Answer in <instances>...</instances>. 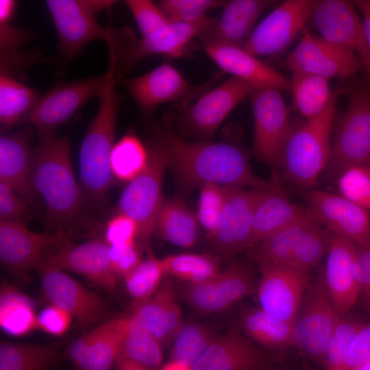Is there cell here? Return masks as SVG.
I'll list each match as a JSON object with an SVG mask.
<instances>
[{
  "mask_svg": "<svg viewBox=\"0 0 370 370\" xmlns=\"http://www.w3.org/2000/svg\"><path fill=\"white\" fill-rule=\"evenodd\" d=\"M162 357L161 343L132 314L118 360H131L153 370H158L162 365Z\"/></svg>",
  "mask_w": 370,
  "mask_h": 370,
  "instance_id": "f35d334b",
  "label": "cell"
},
{
  "mask_svg": "<svg viewBox=\"0 0 370 370\" xmlns=\"http://www.w3.org/2000/svg\"><path fill=\"white\" fill-rule=\"evenodd\" d=\"M132 314L161 345L174 340L184 324L173 285L169 279L162 281L149 299L133 308Z\"/></svg>",
  "mask_w": 370,
  "mask_h": 370,
  "instance_id": "4dcf8cb0",
  "label": "cell"
},
{
  "mask_svg": "<svg viewBox=\"0 0 370 370\" xmlns=\"http://www.w3.org/2000/svg\"><path fill=\"white\" fill-rule=\"evenodd\" d=\"M15 0H0V23H9L13 18L16 8Z\"/></svg>",
  "mask_w": 370,
  "mask_h": 370,
  "instance_id": "91938a15",
  "label": "cell"
},
{
  "mask_svg": "<svg viewBox=\"0 0 370 370\" xmlns=\"http://www.w3.org/2000/svg\"><path fill=\"white\" fill-rule=\"evenodd\" d=\"M240 325L247 336L267 347L294 346L293 323L280 319L260 307L245 309Z\"/></svg>",
  "mask_w": 370,
  "mask_h": 370,
  "instance_id": "836d02e7",
  "label": "cell"
},
{
  "mask_svg": "<svg viewBox=\"0 0 370 370\" xmlns=\"http://www.w3.org/2000/svg\"><path fill=\"white\" fill-rule=\"evenodd\" d=\"M370 358V323H366L354 337L347 356L345 370L354 367Z\"/></svg>",
  "mask_w": 370,
  "mask_h": 370,
  "instance_id": "6f0895ef",
  "label": "cell"
},
{
  "mask_svg": "<svg viewBox=\"0 0 370 370\" xmlns=\"http://www.w3.org/2000/svg\"><path fill=\"white\" fill-rule=\"evenodd\" d=\"M221 0H162L157 5L171 23H195L206 18L210 10L223 7Z\"/></svg>",
  "mask_w": 370,
  "mask_h": 370,
  "instance_id": "bcb514c9",
  "label": "cell"
},
{
  "mask_svg": "<svg viewBox=\"0 0 370 370\" xmlns=\"http://www.w3.org/2000/svg\"><path fill=\"white\" fill-rule=\"evenodd\" d=\"M301 36L285 60L291 72L313 74L330 79L346 78L363 71L360 60L351 50L312 34L306 27Z\"/></svg>",
  "mask_w": 370,
  "mask_h": 370,
  "instance_id": "5bb4252c",
  "label": "cell"
},
{
  "mask_svg": "<svg viewBox=\"0 0 370 370\" xmlns=\"http://www.w3.org/2000/svg\"><path fill=\"white\" fill-rule=\"evenodd\" d=\"M130 317L112 319L94 328V338L80 370H111L118 360Z\"/></svg>",
  "mask_w": 370,
  "mask_h": 370,
  "instance_id": "d6a6232c",
  "label": "cell"
},
{
  "mask_svg": "<svg viewBox=\"0 0 370 370\" xmlns=\"http://www.w3.org/2000/svg\"><path fill=\"white\" fill-rule=\"evenodd\" d=\"M339 317L322 278L311 282L293 322L294 346L310 359L323 362Z\"/></svg>",
  "mask_w": 370,
  "mask_h": 370,
  "instance_id": "8fae6325",
  "label": "cell"
},
{
  "mask_svg": "<svg viewBox=\"0 0 370 370\" xmlns=\"http://www.w3.org/2000/svg\"><path fill=\"white\" fill-rule=\"evenodd\" d=\"M370 164V100L358 90L349 96L338 123L325 169L338 177L347 169Z\"/></svg>",
  "mask_w": 370,
  "mask_h": 370,
  "instance_id": "30bf717a",
  "label": "cell"
},
{
  "mask_svg": "<svg viewBox=\"0 0 370 370\" xmlns=\"http://www.w3.org/2000/svg\"><path fill=\"white\" fill-rule=\"evenodd\" d=\"M365 323L347 316L339 317L325 349L323 363L325 370H345L350 344Z\"/></svg>",
  "mask_w": 370,
  "mask_h": 370,
  "instance_id": "ee69618b",
  "label": "cell"
},
{
  "mask_svg": "<svg viewBox=\"0 0 370 370\" xmlns=\"http://www.w3.org/2000/svg\"><path fill=\"white\" fill-rule=\"evenodd\" d=\"M314 219L307 209L292 203L283 190L272 184L256 206L248 249L293 225Z\"/></svg>",
  "mask_w": 370,
  "mask_h": 370,
  "instance_id": "83f0119b",
  "label": "cell"
},
{
  "mask_svg": "<svg viewBox=\"0 0 370 370\" xmlns=\"http://www.w3.org/2000/svg\"><path fill=\"white\" fill-rule=\"evenodd\" d=\"M214 20L206 17L190 23L171 22L157 32L140 38L128 27L115 29L108 47L109 63L114 66L116 77H123L150 56L179 58L184 56L191 41L203 36Z\"/></svg>",
  "mask_w": 370,
  "mask_h": 370,
  "instance_id": "5b68a950",
  "label": "cell"
},
{
  "mask_svg": "<svg viewBox=\"0 0 370 370\" xmlns=\"http://www.w3.org/2000/svg\"><path fill=\"white\" fill-rule=\"evenodd\" d=\"M110 247L104 239L94 238L80 244L53 247L40 264L79 274L104 290L113 293L117 275L110 260Z\"/></svg>",
  "mask_w": 370,
  "mask_h": 370,
  "instance_id": "d6986e66",
  "label": "cell"
},
{
  "mask_svg": "<svg viewBox=\"0 0 370 370\" xmlns=\"http://www.w3.org/2000/svg\"><path fill=\"white\" fill-rule=\"evenodd\" d=\"M149 151L141 140L134 133L123 135L112 147L110 164L115 180L130 182L146 168Z\"/></svg>",
  "mask_w": 370,
  "mask_h": 370,
  "instance_id": "ab89813d",
  "label": "cell"
},
{
  "mask_svg": "<svg viewBox=\"0 0 370 370\" xmlns=\"http://www.w3.org/2000/svg\"><path fill=\"white\" fill-rule=\"evenodd\" d=\"M107 80L99 97V105L90 121L79 153V184L84 205L95 210L104 208L115 179L110 164L116 122L123 96L116 89L114 66L108 64Z\"/></svg>",
  "mask_w": 370,
  "mask_h": 370,
  "instance_id": "3957f363",
  "label": "cell"
},
{
  "mask_svg": "<svg viewBox=\"0 0 370 370\" xmlns=\"http://www.w3.org/2000/svg\"><path fill=\"white\" fill-rule=\"evenodd\" d=\"M112 267L118 275L123 277L143 260L136 243L125 245L110 246Z\"/></svg>",
  "mask_w": 370,
  "mask_h": 370,
  "instance_id": "db71d44e",
  "label": "cell"
},
{
  "mask_svg": "<svg viewBox=\"0 0 370 370\" xmlns=\"http://www.w3.org/2000/svg\"><path fill=\"white\" fill-rule=\"evenodd\" d=\"M116 79L146 115L162 103L186 99L194 92L180 71L168 63L136 77Z\"/></svg>",
  "mask_w": 370,
  "mask_h": 370,
  "instance_id": "d4e9b609",
  "label": "cell"
},
{
  "mask_svg": "<svg viewBox=\"0 0 370 370\" xmlns=\"http://www.w3.org/2000/svg\"><path fill=\"white\" fill-rule=\"evenodd\" d=\"M331 236L314 219L293 225L249 249L258 264L310 272L326 255Z\"/></svg>",
  "mask_w": 370,
  "mask_h": 370,
  "instance_id": "52a82bcc",
  "label": "cell"
},
{
  "mask_svg": "<svg viewBox=\"0 0 370 370\" xmlns=\"http://www.w3.org/2000/svg\"><path fill=\"white\" fill-rule=\"evenodd\" d=\"M267 354L238 330L216 338L192 366L193 370H257Z\"/></svg>",
  "mask_w": 370,
  "mask_h": 370,
  "instance_id": "f1b7e54d",
  "label": "cell"
},
{
  "mask_svg": "<svg viewBox=\"0 0 370 370\" xmlns=\"http://www.w3.org/2000/svg\"><path fill=\"white\" fill-rule=\"evenodd\" d=\"M153 234L182 247L193 246L199 237V222L180 198L164 200L158 213Z\"/></svg>",
  "mask_w": 370,
  "mask_h": 370,
  "instance_id": "1f68e13d",
  "label": "cell"
},
{
  "mask_svg": "<svg viewBox=\"0 0 370 370\" xmlns=\"http://www.w3.org/2000/svg\"><path fill=\"white\" fill-rule=\"evenodd\" d=\"M278 4L273 0L225 1L220 18L214 20L203 35L204 40L241 45L252 32L260 15Z\"/></svg>",
  "mask_w": 370,
  "mask_h": 370,
  "instance_id": "f546056e",
  "label": "cell"
},
{
  "mask_svg": "<svg viewBox=\"0 0 370 370\" xmlns=\"http://www.w3.org/2000/svg\"><path fill=\"white\" fill-rule=\"evenodd\" d=\"M318 1L286 0L278 4L240 46L257 57L281 54L301 34Z\"/></svg>",
  "mask_w": 370,
  "mask_h": 370,
  "instance_id": "4fadbf2b",
  "label": "cell"
},
{
  "mask_svg": "<svg viewBox=\"0 0 370 370\" xmlns=\"http://www.w3.org/2000/svg\"><path fill=\"white\" fill-rule=\"evenodd\" d=\"M38 271L46 299L74 317L86 329L108 313V301L84 286L64 271L39 264Z\"/></svg>",
  "mask_w": 370,
  "mask_h": 370,
  "instance_id": "e0dca14e",
  "label": "cell"
},
{
  "mask_svg": "<svg viewBox=\"0 0 370 370\" xmlns=\"http://www.w3.org/2000/svg\"><path fill=\"white\" fill-rule=\"evenodd\" d=\"M307 210L332 234L357 245L370 244L367 210L340 195L312 190L306 195Z\"/></svg>",
  "mask_w": 370,
  "mask_h": 370,
  "instance_id": "603a6c76",
  "label": "cell"
},
{
  "mask_svg": "<svg viewBox=\"0 0 370 370\" xmlns=\"http://www.w3.org/2000/svg\"><path fill=\"white\" fill-rule=\"evenodd\" d=\"M116 3L112 0L46 1L58 36L57 75H63L71 62L91 42L104 40L107 44L110 42L114 28L101 25L95 16Z\"/></svg>",
  "mask_w": 370,
  "mask_h": 370,
  "instance_id": "8992f818",
  "label": "cell"
},
{
  "mask_svg": "<svg viewBox=\"0 0 370 370\" xmlns=\"http://www.w3.org/2000/svg\"><path fill=\"white\" fill-rule=\"evenodd\" d=\"M72 318L66 311L50 305L37 314V329L53 336H60L69 328Z\"/></svg>",
  "mask_w": 370,
  "mask_h": 370,
  "instance_id": "f5cc1de1",
  "label": "cell"
},
{
  "mask_svg": "<svg viewBox=\"0 0 370 370\" xmlns=\"http://www.w3.org/2000/svg\"><path fill=\"white\" fill-rule=\"evenodd\" d=\"M116 364L117 370H153L140 363L128 359L118 360Z\"/></svg>",
  "mask_w": 370,
  "mask_h": 370,
  "instance_id": "94428289",
  "label": "cell"
},
{
  "mask_svg": "<svg viewBox=\"0 0 370 370\" xmlns=\"http://www.w3.org/2000/svg\"><path fill=\"white\" fill-rule=\"evenodd\" d=\"M40 96L19 79L0 75V124L1 132L18 125L35 107Z\"/></svg>",
  "mask_w": 370,
  "mask_h": 370,
  "instance_id": "74e56055",
  "label": "cell"
},
{
  "mask_svg": "<svg viewBox=\"0 0 370 370\" xmlns=\"http://www.w3.org/2000/svg\"><path fill=\"white\" fill-rule=\"evenodd\" d=\"M164 273L191 284L207 281L220 273L212 258L195 254H173L161 259Z\"/></svg>",
  "mask_w": 370,
  "mask_h": 370,
  "instance_id": "b9f144b4",
  "label": "cell"
},
{
  "mask_svg": "<svg viewBox=\"0 0 370 370\" xmlns=\"http://www.w3.org/2000/svg\"><path fill=\"white\" fill-rule=\"evenodd\" d=\"M161 370H193L192 367L183 363L171 360L164 365Z\"/></svg>",
  "mask_w": 370,
  "mask_h": 370,
  "instance_id": "6125c7cd",
  "label": "cell"
},
{
  "mask_svg": "<svg viewBox=\"0 0 370 370\" xmlns=\"http://www.w3.org/2000/svg\"><path fill=\"white\" fill-rule=\"evenodd\" d=\"M107 80V73L68 82H58L40 96L32 110L19 124L35 129L40 139L56 136L66 123L88 101L99 97Z\"/></svg>",
  "mask_w": 370,
  "mask_h": 370,
  "instance_id": "9c48e42d",
  "label": "cell"
},
{
  "mask_svg": "<svg viewBox=\"0 0 370 370\" xmlns=\"http://www.w3.org/2000/svg\"><path fill=\"white\" fill-rule=\"evenodd\" d=\"M0 326L13 336H22L37 329L34 300L6 282L1 283L0 288Z\"/></svg>",
  "mask_w": 370,
  "mask_h": 370,
  "instance_id": "d590c367",
  "label": "cell"
},
{
  "mask_svg": "<svg viewBox=\"0 0 370 370\" xmlns=\"http://www.w3.org/2000/svg\"><path fill=\"white\" fill-rule=\"evenodd\" d=\"M356 271L359 287L358 299L370 312V244L357 245Z\"/></svg>",
  "mask_w": 370,
  "mask_h": 370,
  "instance_id": "11a10c76",
  "label": "cell"
},
{
  "mask_svg": "<svg viewBox=\"0 0 370 370\" xmlns=\"http://www.w3.org/2000/svg\"><path fill=\"white\" fill-rule=\"evenodd\" d=\"M360 93H361L364 97L370 100V88L367 87L366 88L357 90Z\"/></svg>",
  "mask_w": 370,
  "mask_h": 370,
  "instance_id": "e7e4bbea",
  "label": "cell"
},
{
  "mask_svg": "<svg viewBox=\"0 0 370 370\" xmlns=\"http://www.w3.org/2000/svg\"><path fill=\"white\" fill-rule=\"evenodd\" d=\"M208 56L225 72L236 77L256 89L291 90V79L241 46L218 41L204 42Z\"/></svg>",
  "mask_w": 370,
  "mask_h": 370,
  "instance_id": "484cf974",
  "label": "cell"
},
{
  "mask_svg": "<svg viewBox=\"0 0 370 370\" xmlns=\"http://www.w3.org/2000/svg\"><path fill=\"white\" fill-rule=\"evenodd\" d=\"M29 206L14 190L0 182V221L27 225L32 217Z\"/></svg>",
  "mask_w": 370,
  "mask_h": 370,
  "instance_id": "816d5d0a",
  "label": "cell"
},
{
  "mask_svg": "<svg viewBox=\"0 0 370 370\" xmlns=\"http://www.w3.org/2000/svg\"><path fill=\"white\" fill-rule=\"evenodd\" d=\"M72 234L47 230L35 232L25 224L0 221L1 263L15 280L25 283L47 249L72 243Z\"/></svg>",
  "mask_w": 370,
  "mask_h": 370,
  "instance_id": "7c38bea8",
  "label": "cell"
},
{
  "mask_svg": "<svg viewBox=\"0 0 370 370\" xmlns=\"http://www.w3.org/2000/svg\"><path fill=\"white\" fill-rule=\"evenodd\" d=\"M147 148L149 160L146 168L128 182L117 204V212L128 215L137 223L138 238L146 249L151 247L155 221L164 201L162 184L168 167L166 153L153 137Z\"/></svg>",
  "mask_w": 370,
  "mask_h": 370,
  "instance_id": "ba28073f",
  "label": "cell"
},
{
  "mask_svg": "<svg viewBox=\"0 0 370 370\" xmlns=\"http://www.w3.org/2000/svg\"><path fill=\"white\" fill-rule=\"evenodd\" d=\"M355 8L354 3L347 0H319L308 21L320 36L356 55L370 88V48Z\"/></svg>",
  "mask_w": 370,
  "mask_h": 370,
  "instance_id": "9a60e30c",
  "label": "cell"
},
{
  "mask_svg": "<svg viewBox=\"0 0 370 370\" xmlns=\"http://www.w3.org/2000/svg\"><path fill=\"white\" fill-rule=\"evenodd\" d=\"M340 195L370 210V164L345 171L337 179Z\"/></svg>",
  "mask_w": 370,
  "mask_h": 370,
  "instance_id": "7dc6e473",
  "label": "cell"
},
{
  "mask_svg": "<svg viewBox=\"0 0 370 370\" xmlns=\"http://www.w3.org/2000/svg\"><path fill=\"white\" fill-rule=\"evenodd\" d=\"M64 341L29 344L1 341L0 370H49Z\"/></svg>",
  "mask_w": 370,
  "mask_h": 370,
  "instance_id": "e575fe53",
  "label": "cell"
},
{
  "mask_svg": "<svg viewBox=\"0 0 370 370\" xmlns=\"http://www.w3.org/2000/svg\"><path fill=\"white\" fill-rule=\"evenodd\" d=\"M255 280L244 264L235 262L214 278L184 288L188 304L197 312L208 314L228 309L256 290Z\"/></svg>",
  "mask_w": 370,
  "mask_h": 370,
  "instance_id": "ffe728a7",
  "label": "cell"
},
{
  "mask_svg": "<svg viewBox=\"0 0 370 370\" xmlns=\"http://www.w3.org/2000/svg\"><path fill=\"white\" fill-rule=\"evenodd\" d=\"M138 234L137 223L128 215L117 212L107 221L104 240L110 246L125 245L135 243Z\"/></svg>",
  "mask_w": 370,
  "mask_h": 370,
  "instance_id": "f907efd6",
  "label": "cell"
},
{
  "mask_svg": "<svg viewBox=\"0 0 370 370\" xmlns=\"http://www.w3.org/2000/svg\"><path fill=\"white\" fill-rule=\"evenodd\" d=\"M34 128L26 125L20 130L0 136V182L14 190L27 204L36 201L32 184Z\"/></svg>",
  "mask_w": 370,
  "mask_h": 370,
  "instance_id": "4316f807",
  "label": "cell"
},
{
  "mask_svg": "<svg viewBox=\"0 0 370 370\" xmlns=\"http://www.w3.org/2000/svg\"><path fill=\"white\" fill-rule=\"evenodd\" d=\"M353 3L362 15L361 20L367 43L370 48V0H355Z\"/></svg>",
  "mask_w": 370,
  "mask_h": 370,
  "instance_id": "680465c9",
  "label": "cell"
},
{
  "mask_svg": "<svg viewBox=\"0 0 370 370\" xmlns=\"http://www.w3.org/2000/svg\"><path fill=\"white\" fill-rule=\"evenodd\" d=\"M256 287L260 307L285 321L293 323L304 293L311 283L310 272L259 264Z\"/></svg>",
  "mask_w": 370,
  "mask_h": 370,
  "instance_id": "44dd1931",
  "label": "cell"
},
{
  "mask_svg": "<svg viewBox=\"0 0 370 370\" xmlns=\"http://www.w3.org/2000/svg\"><path fill=\"white\" fill-rule=\"evenodd\" d=\"M56 60L45 56L39 47L25 51L22 48L0 51V75L17 79L25 78L33 66L40 63H53Z\"/></svg>",
  "mask_w": 370,
  "mask_h": 370,
  "instance_id": "c3c4849f",
  "label": "cell"
},
{
  "mask_svg": "<svg viewBox=\"0 0 370 370\" xmlns=\"http://www.w3.org/2000/svg\"><path fill=\"white\" fill-rule=\"evenodd\" d=\"M356 253L354 242L332 234L322 280L340 317L347 314L358 299Z\"/></svg>",
  "mask_w": 370,
  "mask_h": 370,
  "instance_id": "cb8c5ba5",
  "label": "cell"
},
{
  "mask_svg": "<svg viewBox=\"0 0 370 370\" xmlns=\"http://www.w3.org/2000/svg\"><path fill=\"white\" fill-rule=\"evenodd\" d=\"M336 102V94L321 114L291 125L278 164L294 185L312 188L325 169L330 155V133Z\"/></svg>",
  "mask_w": 370,
  "mask_h": 370,
  "instance_id": "277c9868",
  "label": "cell"
},
{
  "mask_svg": "<svg viewBox=\"0 0 370 370\" xmlns=\"http://www.w3.org/2000/svg\"><path fill=\"white\" fill-rule=\"evenodd\" d=\"M268 187H228L219 227L210 238L218 253L230 256L249 248L256 208Z\"/></svg>",
  "mask_w": 370,
  "mask_h": 370,
  "instance_id": "7402d4cb",
  "label": "cell"
},
{
  "mask_svg": "<svg viewBox=\"0 0 370 370\" xmlns=\"http://www.w3.org/2000/svg\"><path fill=\"white\" fill-rule=\"evenodd\" d=\"M32 184L45 205L47 230L73 234L84 201L73 169L68 134L40 139L34 149Z\"/></svg>",
  "mask_w": 370,
  "mask_h": 370,
  "instance_id": "7a4b0ae2",
  "label": "cell"
},
{
  "mask_svg": "<svg viewBox=\"0 0 370 370\" xmlns=\"http://www.w3.org/2000/svg\"><path fill=\"white\" fill-rule=\"evenodd\" d=\"M254 115V152L262 162L278 164L291 128L289 110L280 90L256 89L249 96Z\"/></svg>",
  "mask_w": 370,
  "mask_h": 370,
  "instance_id": "2e32d148",
  "label": "cell"
},
{
  "mask_svg": "<svg viewBox=\"0 0 370 370\" xmlns=\"http://www.w3.org/2000/svg\"><path fill=\"white\" fill-rule=\"evenodd\" d=\"M147 251V258L123 277L126 289L133 299L132 308L155 293L165 275L161 260L155 256L151 247Z\"/></svg>",
  "mask_w": 370,
  "mask_h": 370,
  "instance_id": "60d3db41",
  "label": "cell"
},
{
  "mask_svg": "<svg viewBox=\"0 0 370 370\" xmlns=\"http://www.w3.org/2000/svg\"><path fill=\"white\" fill-rule=\"evenodd\" d=\"M350 370H370V358Z\"/></svg>",
  "mask_w": 370,
  "mask_h": 370,
  "instance_id": "be15d7a7",
  "label": "cell"
},
{
  "mask_svg": "<svg viewBox=\"0 0 370 370\" xmlns=\"http://www.w3.org/2000/svg\"><path fill=\"white\" fill-rule=\"evenodd\" d=\"M255 90L249 83L230 76L185 110L182 116L183 125L195 136L209 138L229 114Z\"/></svg>",
  "mask_w": 370,
  "mask_h": 370,
  "instance_id": "ac0fdd59",
  "label": "cell"
},
{
  "mask_svg": "<svg viewBox=\"0 0 370 370\" xmlns=\"http://www.w3.org/2000/svg\"><path fill=\"white\" fill-rule=\"evenodd\" d=\"M125 3L136 23L141 36L150 35L171 23L158 5L151 1L127 0Z\"/></svg>",
  "mask_w": 370,
  "mask_h": 370,
  "instance_id": "681fc988",
  "label": "cell"
},
{
  "mask_svg": "<svg viewBox=\"0 0 370 370\" xmlns=\"http://www.w3.org/2000/svg\"><path fill=\"white\" fill-rule=\"evenodd\" d=\"M197 219L210 238L216 232L225 204L228 187L216 184L200 186Z\"/></svg>",
  "mask_w": 370,
  "mask_h": 370,
  "instance_id": "f6af8a7d",
  "label": "cell"
},
{
  "mask_svg": "<svg viewBox=\"0 0 370 370\" xmlns=\"http://www.w3.org/2000/svg\"><path fill=\"white\" fill-rule=\"evenodd\" d=\"M290 79L294 107L306 120L321 114L336 95L324 77L291 72Z\"/></svg>",
  "mask_w": 370,
  "mask_h": 370,
  "instance_id": "8d00e7d4",
  "label": "cell"
},
{
  "mask_svg": "<svg viewBox=\"0 0 370 370\" xmlns=\"http://www.w3.org/2000/svg\"><path fill=\"white\" fill-rule=\"evenodd\" d=\"M215 338L204 325L184 323L174 338L172 360L192 367Z\"/></svg>",
  "mask_w": 370,
  "mask_h": 370,
  "instance_id": "7bdbcfd3",
  "label": "cell"
},
{
  "mask_svg": "<svg viewBox=\"0 0 370 370\" xmlns=\"http://www.w3.org/2000/svg\"><path fill=\"white\" fill-rule=\"evenodd\" d=\"M37 37L36 33L30 29L18 27L11 22L0 23V51L22 48Z\"/></svg>",
  "mask_w": 370,
  "mask_h": 370,
  "instance_id": "9f6ffc18",
  "label": "cell"
},
{
  "mask_svg": "<svg viewBox=\"0 0 370 370\" xmlns=\"http://www.w3.org/2000/svg\"><path fill=\"white\" fill-rule=\"evenodd\" d=\"M153 137L163 148L168 166L185 190L206 184L249 188L271 185L252 171L247 153L235 145L189 141L159 125L153 127Z\"/></svg>",
  "mask_w": 370,
  "mask_h": 370,
  "instance_id": "6da1fadb",
  "label": "cell"
}]
</instances>
